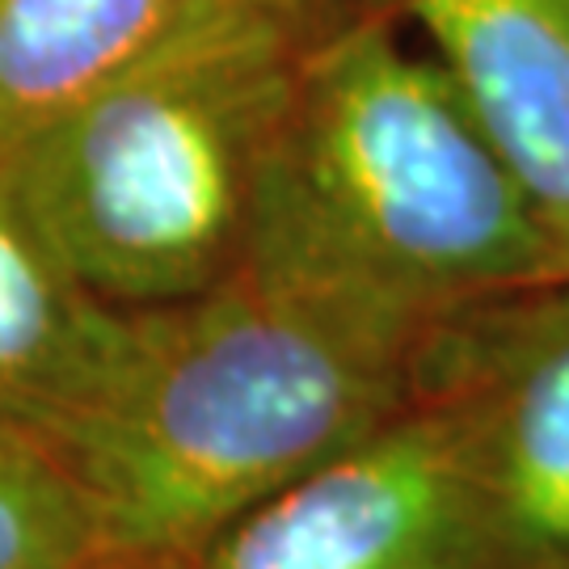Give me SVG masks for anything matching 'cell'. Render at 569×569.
<instances>
[{
	"instance_id": "obj_7",
	"label": "cell",
	"mask_w": 569,
	"mask_h": 569,
	"mask_svg": "<svg viewBox=\"0 0 569 569\" xmlns=\"http://www.w3.org/2000/svg\"><path fill=\"white\" fill-rule=\"evenodd\" d=\"M131 308L98 300L0 190V427L51 439L110 385Z\"/></svg>"
},
{
	"instance_id": "obj_10",
	"label": "cell",
	"mask_w": 569,
	"mask_h": 569,
	"mask_svg": "<svg viewBox=\"0 0 569 569\" xmlns=\"http://www.w3.org/2000/svg\"><path fill=\"white\" fill-rule=\"evenodd\" d=\"M241 4H253V9H266V13H279L291 21H308V13H312V0H241Z\"/></svg>"
},
{
	"instance_id": "obj_6",
	"label": "cell",
	"mask_w": 569,
	"mask_h": 569,
	"mask_svg": "<svg viewBox=\"0 0 569 569\" xmlns=\"http://www.w3.org/2000/svg\"><path fill=\"white\" fill-rule=\"evenodd\" d=\"M569 258V0H392Z\"/></svg>"
},
{
	"instance_id": "obj_3",
	"label": "cell",
	"mask_w": 569,
	"mask_h": 569,
	"mask_svg": "<svg viewBox=\"0 0 569 569\" xmlns=\"http://www.w3.org/2000/svg\"><path fill=\"white\" fill-rule=\"evenodd\" d=\"M308 34L241 0L211 9L21 143L4 199L106 305L203 296L241 270Z\"/></svg>"
},
{
	"instance_id": "obj_1",
	"label": "cell",
	"mask_w": 569,
	"mask_h": 569,
	"mask_svg": "<svg viewBox=\"0 0 569 569\" xmlns=\"http://www.w3.org/2000/svg\"><path fill=\"white\" fill-rule=\"evenodd\" d=\"M241 274L418 350L435 321L569 258L427 47L359 13L305 39Z\"/></svg>"
},
{
	"instance_id": "obj_4",
	"label": "cell",
	"mask_w": 569,
	"mask_h": 569,
	"mask_svg": "<svg viewBox=\"0 0 569 569\" xmlns=\"http://www.w3.org/2000/svg\"><path fill=\"white\" fill-rule=\"evenodd\" d=\"M409 401L456 435L493 569H569V274L435 321Z\"/></svg>"
},
{
	"instance_id": "obj_9",
	"label": "cell",
	"mask_w": 569,
	"mask_h": 569,
	"mask_svg": "<svg viewBox=\"0 0 569 569\" xmlns=\"http://www.w3.org/2000/svg\"><path fill=\"white\" fill-rule=\"evenodd\" d=\"M106 557L81 486L26 430L0 427V569H72Z\"/></svg>"
},
{
	"instance_id": "obj_11",
	"label": "cell",
	"mask_w": 569,
	"mask_h": 569,
	"mask_svg": "<svg viewBox=\"0 0 569 569\" xmlns=\"http://www.w3.org/2000/svg\"><path fill=\"white\" fill-rule=\"evenodd\" d=\"M72 569H136V566L114 561V557H89V561H81V566H72Z\"/></svg>"
},
{
	"instance_id": "obj_2",
	"label": "cell",
	"mask_w": 569,
	"mask_h": 569,
	"mask_svg": "<svg viewBox=\"0 0 569 569\" xmlns=\"http://www.w3.org/2000/svg\"><path fill=\"white\" fill-rule=\"evenodd\" d=\"M413 346L253 274L131 308L93 406L47 439L106 557L186 569L228 523L409 406Z\"/></svg>"
},
{
	"instance_id": "obj_5",
	"label": "cell",
	"mask_w": 569,
	"mask_h": 569,
	"mask_svg": "<svg viewBox=\"0 0 569 569\" xmlns=\"http://www.w3.org/2000/svg\"><path fill=\"white\" fill-rule=\"evenodd\" d=\"M186 569H493L460 443L409 401L228 523Z\"/></svg>"
},
{
	"instance_id": "obj_8",
	"label": "cell",
	"mask_w": 569,
	"mask_h": 569,
	"mask_svg": "<svg viewBox=\"0 0 569 569\" xmlns=\"http://www.w3.org/2000/svg\"><path fill=\"white\" fill-rule=\"evenodd\" d=\"M228 0H0V169L47 122Z\"/></svg>"
}]
</instances>
